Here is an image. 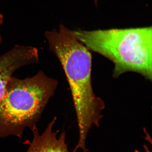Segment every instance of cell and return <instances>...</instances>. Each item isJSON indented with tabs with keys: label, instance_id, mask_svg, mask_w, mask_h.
<instances>
[{
	"label": "cell",
	"instance_id": "52a82bcc",
	"mask_svg": "<svg viewBox=\"0 0 152 152\" xmlns=\"http://www.w3.org/2000/svg\"><path fill=\"white\" fill-rule=\"evenodd\" d=\"M144 149H145V151L146 152H152L151 151H150L149 149L148 148L147 146L146 145H144L143 146ZM134 152H140L138 150H135L134 151Z\"/></svg>",
	"mask_w": 152,
	"mask_h": 152
},
{
	"label": "cell",
	"instance_id": "5b68a950",
	"mask_svg": "<svg viewBox=\"0 0 152 152\" xmlns=\"http://www.w3.org/2000/svg\"><path fill=\"white\" fill-rule=\"evenodd\" d=\"M56 120V117H55L42 134H40L37 128L33 131L34 138L31 142H27L29 147L26 152H69L66 143L65 132H62L57 138L59 131H53ZM77 151L75 148L72 152Z\"/></svg>",
	"mask_w": 152,
	"mask_h": 152
},
{
	"label": "cell",
	"instance_id": "ba28073f",
	"mask_svg": "<svg viewBox=\"0 0 152 152\" xmlns=\"http://www.w3.org/2000/svg\"><path fill=\"white\" fill-rule=\"evenodd\" d=\"M94 2H95V3H96L97 2V0H94Z\"/></svg>",
	"mask_w": 152,
	"mask_h": 152
},
{
	"label": "cell",
	"instance_id": "8992f818",
	"mask_svg": "<svg viewBox=\"0 0 152 152\" xmlns=\"http://www.w3.org/2000/svg\"><path fill=\"white\" fill-rule=\"evenodd\" d=\"M3 22H4V17L2 14L0 13V26L2 24ZM2 42V39L1 36L0 34V45L1 44Z\"/></svg>",
	"mask_w": 152,
	"mask_h": 152
},
{
	"label": "cell",
	"instance_id": "3957f363",
	"mask_svg": "<svg viewBox=\"0 0 152 152\" xmlns=\"http://www.w3.org/2000/svg\"><path fill=\"white\" fill-rule=\"evenodd\" d=\"M58 85L56 79L39 71L31 77L12 76L0 100V138L21 137L28 128L33 131Z\"/></svg>",
	"mask_w": 152,
	"mask_h": 152
},
{
	"label": "cell",
	"instance_id": "277c9868",
	"mask_svg": "<svg viewBox=\"0 0 152 152\" xmlns=\"http://www.w3.org/2000/svg\"><path fill=\"white\" fill-rule=\"evenodd\" d=\"M38 49L35 47L15 45L0 56V100L5 93L7 84L13 74L20 68L37 63Z\"/></svg>",
	"mask_w": 152,
	"mask_h": 152
},
{
	"label": "cell",
	"instance_id": "6da1fadb",
	"mask_svg": "<svg viewBox=\"0 0 152 152\" xmlns=\"http://www.w3.org/2000/svg\"><path fill=\"white\" fill-rule=\"evenodd\" d=\"M45 36L49 49L61 63L70 88L79 132L75 148L87 152L88 133L93 126H99L105 107L104 102L93 90L91 50L77 39L74 31L63 24L58 31H47Z\"/></svg>",
	"mask_w": 152,
	"mask_h": 152
},
{
	"label": "cell",
	"instance_id": "7a4b0ae2",
	"mask_svg": "<svg viewBox=\"0 0 152 152\" xmlns=\"http://www.w3.org/2000/svg\"><path fill=\"white\" fill-rule=\"evenodd\" d=\"M74 31L76 38L90 50L111 61L114 78L134 72L151 81V27Z\"/></svg>",
	"mask_w": 152,
	"mask_h": 152
}]
</instances>
